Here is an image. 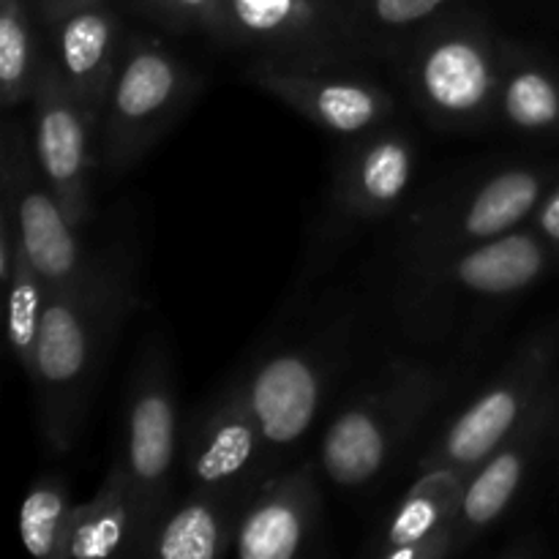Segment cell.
<instances>
[{"mask_svg": "<svg viewBox=\"0 0 559 559\" xmlns=\"http://www.w3.org/2000/svg\"><path fill=\"white\" fill-rule=\"evenodd\" d=\"M136 298L134 251L120 243L93 251L80 287L49 293L27 380L41 440L58 456L80 440L104 360Z\"/></svg>", "mask_w": 559, "mask_h": 559, "instance_id": "obj_1", "label": "cell"}, {"mask_svg": "<svg viewBox=\"0 0 559 559\" xmlns=\"http://www.w3.org/2000/svg\"><path fill=\"white\" fill-rule=\"evenodd\" d=\"M451 371L429 360H391L353 393L320 442L322 475L338 489H364L388 473L451 391Z\"/></svg>", "mask_w": 559, "mask_h": 559, "instance_id": "obj_2", "label": "cell"}, {"mask_svg": "<svg viewBox=\"0 0 559 559\" xmlns=\"http://www.w3.org/2000/svg\"><path fill=\"white\" fill-rule=\"evenodd\" d=\"M559 178L557 164L513 162L469 175L409 222L399 240L404 278L522 229Z\"/></svg>", "mask_w": 559, "mask_h": 559, "instance_id": "obj_3", "label": "cell"}, {"mask_svg": "<svg viewBox=\"0 0 559 559\" xmlns=\"http://www.w3.org/2000/svg\"><path fill=\"white\" fill-rule=\"evenodd\" d=\"M347 349L349 317H336L325 328L267 342L233 374L265 435L273 473L314 429Z\"/></svg>", "mask_w": 559, "mask_h": 559, "instance_id": "obj_4", "label": "cell"}, {"mask_svg": "<svg viewBox=\"0 0 559 559\" xmlns=\"http://www.w3.org/2000/svg\"><path fill=\"white\" fill-rule=\"evenodd\" d=\"M178 451L180 420L173 355L162 338H147L126 385L123 437L115 456L134 500L131 557H142L153 530L175 506Z\"/></svg>", "mask_w": 559, "mask_h": 559, "instance_id": "obj_5", "label": "cell"}, {"mask_svg": "<svg viewBox=\"0 0 559 559\" xmlns=\"http://www.w3.org/2000/svg\"><path fill=\"white\" fill-rule=\"evenodd\" d=\"M202 91V76L158 38L126 33L104 107L98 156L107 175H126L178 126Z\"/></svg>", "mask_w": 559, "mask_h": 559, "instance_id": "obj_6", "label": "cell"}, {"mask_svg": "<svg viewBox=\"0 0 559 559\" xmlns=\"http://www.w3.org/2000/svg\"><path fill=\"white\" fill-rule=\"evenodd\" d=\"M551 246L533 227L464 249L451 260L404 278V322L420 336L448 333L464 311L500 306L549 273Z\"/></svg>", "mask_w": 559, "mask_h": 559, "instance_id": "obj_7", "label": "cell"}, {"mask_svg": "<svg viewBox=\"0 0 559 559\" xmlns=\"http://www.w3.org/2000/svg\"><path fill=\"white\" fill-rule=\"evenodd\" d=\"M508 44L480 22H442L396 55L415 107L445 131H475L497 120Z\"/></svg>", "mask_w": 559, "mask_h": 559, "instance_id": "obj_8", "label": "cell"}, {"mask_svg": "<svg viewBox=\"0 0 559 559\" xmlns=\"http://www.w3.org/2000/svg\"><path fill=\"white\" fill-rule=\"evenodd\" d=\"M559 364V322L535 328L502 369L437 431L415 462V473L453 467L475 473L535 407Z\"/></svg>", "mask_w": 559, "mask_h": 559, "instance_id": "obj_9", "label": "cell"}, {"mask_svg": "<svg viewBox=\"0 0 559 559\" xmlns=\"http://www.w3.org/2000/svg\"><path fill=\"white\" fill-rule=\"evenodd\" d=\"M3 167L0 191L16 211L22 249L33 262L49 293L80 287L91 267V254L80 240V229L66 216L63 205L44 180L33 151V134L22 120L9 118L3 129Z\"/></svg>", "mask_w": 559, "mask_h": 559, "instance_id": "obj_10", "label": "cell"}, {"mask_svg": "<svg viewBox=\"0 0 559 559\" xmlns=\"http://www.w3.org/2000/svg\"><path fill=\"white\" fill-rule=\"evenodd\" d=\"M235 47L300 66H355L371 44L336 0H229Z\"/></svg>", "mask_w": 559, "mask_h": 559, "instance_id": "obj_11", "label": "cell"}, {"mask_svg": "<svg viewBox=\"0 0 559 559\" xmlns=\"http://www.w3.org/2000/svg\"><path fill=\"white\" fill-rule=\"evenodd\" d=\"M180 451L194 491L249 500L262 480L273 475L265 435L235 377L191 413Z\"/></svg>", "mask_w": 559, "mask_h": 559, "instance_id": "obj_12", "label": "cell"}, {"mask_svg": "<svg viewBox=\"0 0 559 559\" xmlns=\"http://www.w3.org/2000/svg\"><path fill=\"white\" fill-rule=\"evenodd\" d=\"M246 82L278 98L320 129L338 136H360L391 123L396 98L374 76L355 66H300L287 60L254 58Z\"/></svg>", "mask_w": 559, "mask_h": 559, "instance_id": "obj_13", "label": "cell"}, {"mask_svg": "<svg viewBox=\"0 0 559 559\" xmlns=\"http://www.w3.org/2000/svg\"><path fill=\"white\" fill-rule=\"evenodd\" d=\"M33 151L44 180L76 229L93 218V169L98 134L87 123L63 71L47 52L31 98Z\"/></svg>", "mask_w": 559, "mask_h": 559, "instance_id": "obj_14", "label": "cell"}, {"mask_svg": "<svg viewBox=\"0 0 559 559\" xmlns=\"http://www.w3.org/2000/svg\"><path fill=\"white\" fill-rule=\"evenodd\" d=\"M418 175V142L391 123L360 134L342 153L331 180V211L342 227L396 216Z\"/></svg>", "mask_w": 559, "mask_h": 559, "instance_id": "obj_15", "label": "cell"}, {"mask_svg": "<svg viewBox=\"0 0 559 559\" xmlns=\"http://www.w3.org/2000/svg\"><path fill=\"white\" fill-rule=\"evenodd\" d=\"M559 429V374L535 402L527 418L511 431L506 442L469 475L459 511L456 546L469 549L491 524L500 522L508 508L522 495L524 484L533 478L546 442Z\"/></svg>", "mask_w": 559, "mask_h": 559, "instance_id": "obj_16", "label": "cell"}, {"mask_svg": "<svg viewBox=\"0 0 559 559\" xmlns=\"http://www.w3.org/2000/svg\"><path fill=\"white\" fill-rule=\"evenodd\" d=\"M322 478L320 462H304L262 480L240 513L233 555L240 559L304 555L322 519Z\"/></svg>", "mask_w": 559, "mask_h": 559, "instance_id": "obj_17", "label": "cell"}, {"mask_svg": "<svg viewBox=\"0 0 559 559\" xmlns=\"http://www.w3.org/2000/svg\"><path fill=\"white\" fill-rule=\"evenodd\" d=\"M473 473L420 469L388 513L371 555L380 559H445L459 555L456 530L464 489Z\"/></svg>", "mask_w": 559, "mask_h": 559, "instance_id": "obj_18", "label": "cell"}, {"mask_svg": "<svg viewBox=\"0 0 559 559\" xmlns=\"http://www.w3.org/2000/svg\"><path fill=\"white\" fill-rule=\"evenodd\" d=\"M123 38L120 20L107 3L87 5L52 25V58L96 134L118 74Z\"/></svg>", "mask_w": 559, "mask_h": 559, "instance_id": "obj_19", "label": "cell"}, {"mask_svg": "<svg viewBox=\"0 0 559 559\" xmlns=\"http://www.w3.org/2000/svg\"><path fill=\"white\" fill-rule=\"evenodd\" d=\"M246 502L249 500L191 489L183 500H175L158 522L142 557L218 559L229 555Z\"/></svg>", "mask_w": 559, "mask_h": 559, "instance_id": "obj_20", "label": "cell"}, {"mask_svg": "<svg viewBox=\"0 0 559 559\" xmlns=\"http://www.w3.org/2000/svg\"><path fill=\"white\" fill-rule=\"evenodd\" d=\"M497 120L527 136L559 134V69L530 47L508 44Z\"/></svg>", "mask_w": 559, "mask_h": 559, "instance_id": "obj_21", "label": "cell"}, {"mask_svg": "<svg viewBox=\"0 0 559 559\" xmlns=\"http://www.w3.org/2000/svg\"><path fill=\"white\" fill-rule=\"evenodd\" d=\"M134 500L123 467L112 462L96 495L71 508L58 559H109L131 555Z\"/></svg>", "mask_w": 559, "mask_h": 559, "instance_id": "obj_22", "label": "cell"}, {"mask_svg": "<svg viewBox=\"0 0 559 559\" xmlns=\"http://www.w3.org/2000/svg\"><path fill=\"white\" fill-rule=\"evenodd\" d=\"M31 14V0H0V102L9 112L31 104L49 52L38 41Z\"/></svg>", "mask_w": 559, "mask_h": 559, "instance_id": "obj_23", "label": "cell"}, {"mask_svg": "<svg viewBox=\"0 0 559 559\" xmlns=\"http://www.w3.org/2000/svg\"><path fill=\"white\" fill-rule=\"evenodd\" d=\"M5 284V342H9L11 355L16 366L31 374L33 358H36L38 336H41L44 309H47L49 287L41 273L27 260L22 240L16 243L11 267L3 276Z\"/></svg>", "mask_w": 559, "mask_h": 559, "instance_id": "obj_24", "label": "cell"}, {"mask_svg": "<svg viewBox=\"0 0 559 559\" xmlns=\"http://www.w3.org/2000/svg\"><path fill=\"white\" fill-rule=\"evenodd\" d=\"M69 480L60 473H44L27 489L20 506L22 546L36 559H58L71 519Z\"/></svg>", "mask_w": 559, "mask_h": 559, "instance_id": "obj_25", "label": "cell"}, {"mask_svg": "<svg viewBox=\"0 0 559 559\" xmlns=\"http://www.w3.org/2000/svg\"><path fill=\"white\" fill-rule=\"evenodd\" d=\"M451 0H360L353 11L371 44V52L380 55L374 36H396L424 25L440 14Z\"/></svg>", "mask_w": 559, "mask_h": 559, "instance_id": "obj_26", "label": "cell"}, {"mask_svg": "<svg viewBox=\"0 0 559 559\" xmlns=\"http://www.w3.org/2000/svg\"><path fill=\"white\" fill-rule=\"evenodd\" d=\"M175 20V31H197L205 33L222 47H235L233 14H229V0H164Z\"/></svg>", "mask_w": 559, "mask_h": 559, "instance_id": "obj_27", "label": "cell"}, {"mask_svg": "<svg viewBox=\"0 0 559 559\" xmlns=\"http://www.w3.org/2000/svg\"><path fill=\"white\" fill-rule=\"evenodd\" d=\"M530 227H533L535 233H538L540 238L551 246V251H555V254H559V178L555 180V186L546 191L544 200H540V205H538V211H535Z\"/></svg>", "mask_w": 559, "mask_h": 559, "instance_id": "obj_28", "label": "cell"}, {"mask_svg": "<svg viewBox=\"0 0 559 559\" xmlns=\"http://www.w3.org/2000/svg\"><path fill=\"white\" fill-rule=\"evenodd\" d=\"M104 0H31V5L36 9L38 20H44L47 25H55V22L66 20L74 11L87 9V5H98Z\"/></svg>", "mask_w": 559, "mask_h": 559, "instance_id": "obj_29", "label": "cell"}, {"mask_svg": "<svg viewBox=\"0 0 559 559\" xmlns=\"http://www.w3.org/2000/svg\"><path fill=\"white\" fill-rule=\"evenodd\" d=\"M136 3H140L142 9H145L147 14L153 16V20H158L164 27L175 31V20H173V14H169V9H167V3H164V0H136Z\"/></svg>", "mask_w": 559, "mask_h": 559, "instance_id": "obj_30", "label": "cell"}]
</instances>
